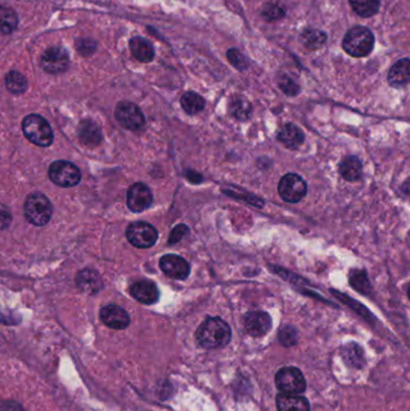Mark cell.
<instances>
[{
  "mask_svg": "<svg viewBox=\"0 0 410 411\" xmlns=\"http://www.w3.org/2000/svg\"><path fill=\"white\" fill-rule=\"evenodd\" d=\"M127 238L134 247L147 249L153 247L158 241V231L153 225L136 221L127 228Z\"/></svg>",
  "mask_w": 410,
  "mask_h": 411,
  "instance_id": "10",
  "label": "cell"
},
{
  "mask_svg": "<svg viewBox=\"0 0 410 411\" xmlns=\"http://www.w3.org/2000/svg\"><path fill=\"white\" fill-rule=\"evenodd\" d=\"M78 136L83 145L88 147H96L102 141V134L98 124L91 119H86L78 127Z\"/></svg>",
  "mask_w": 410,
  "mask_h": 411,
  "instance_id": "21",
  "label": "cell"
},
{
  "mask_svg": "<svg viewBox=\"0 0 410 411\" xmlns=\"http://www.w3.org/2000/svg\"><path fill=\"white\" fill-rule=\"evenodd\" d=\"M262 16L267 21H277L285 16V10L283 9L280 5L269 3L262 8Z\"/></svg>",
  "mask_w": 410,
  "mask_h": 411,
  "instance_id": "35",
  "label": "cell"
},
{
  "mask_svg": "<svg viewBox=\"0 0 410 411\" xmlns=\"http://www.w3.org/2000/svg\"><path fill=\"white\" fill-rule=\"evenodd\" d=\"M100 320L109 329H124L130 324V316L123 308L114 304L101 308Z\"/></svg>",
  "mask_w": 410,
  "mask_h": 411,
  "instance_id": "14",
  "label": "cell"
},
{
  "mask_svg": "<svg viewBox=\"0 0 410 411\" xmlns=\"http://www.w3.org/2000/svg\"><path fill=\"white\" fill-rule=\"evenodd\" d=\"M70 65V57L65 48L60 46H52L40 57V66L45 73L60 75L66 71Z\"/></svg>",
  "mask_w": 410,
  "mask_h": 411,
  "instance_id": "9",
  "label": "cell"
},
{
  "mask_svg": "<svg viewBox=\"0 0 410 411\" xmlns=\"http://www.w3.org/2000/svg\"><path fill=\"white\" fill-rule=\"evenodd\" d=\"M0 411H24L22 405L19 402L15 401H4L1 403V409Z\"/></svg>",
  "mask_w": 410,
  "mask_h": 411,
  "instance_id": "39",
  "label": "cell"
},
{
  "mask_svg": "<svg viewBox=\"0 0 410 411\" xmlns=\"http://www.w3.org/2000/svg\"><path fill=\"white\" fill-rule=\"evenodd\" d=\"M278 340L283 347H294L298 342V332H297V329L294 326H292V325H287V326H284L279 331Z\"/></svg>",
  "mask_w": 410,
  "mask_h": 411,
  "instance_id": "32",
  "label": "cell"
},
{
  "mask_svg": "<svg viewBox=\"0 0 410 411\" xmlns=\"http://www.w3.org/2000/svg\"><path fill=\"white\" fill-rule=\"evenodd\" d=\"M196 340L205 349H219L231 340V329L220 318H207L196 331Z\"/></svg>",
  "mask_w": 410,
  "mask_h": 411,
  "instance_id": "1",
  "label": "cell"
},
{
  "mask_svg": "<svg viewBox=\"0 0 410 411\" xmlns=\"http://www.w3.org/2000/svg\"><path fill=\"white\" fill-rule=\"evenodd\" d=\"M343 361L346 365L355 369H361L365 365V351L357 342H346L341 349Z\"/></svg>",
  "mask_w": 410,
  "mask_h": 411,
  "instance_id": "22",
  "label": "cell"
},
{
  "mask_svg": "<svg viewBox=\"0 0 410 411\" xmlns=\"http://www.w3.org/2000/svg\"><path fill=\"white\" fill-rule=\"evenodd\" d=\"M276 385L282 393L301 394L307 388L305 375L296 367H283L276 374Z\"/></svg>",
  "mask_w": 410,
  "mask_h": 411,
  "instance_id": "5",
  "label": "cell"
},
{
  "mask_svg": "<svg viewBox=\"0 0 410 411\" xmlns=\"http://www.w3.org/2000/svg\"><path fill=\"white\" fill-rule=\"evenodd\" d=\"M0 19H1V34L9 35L14 33L19 27V16L14 10L1 6L0 9Z\"/></svg>",
  "mask_w": 410,
  "mask_h": 411,
  "instance_id": "28",
  "label": "cell"
},
{
  "mask_svg": "<svg viewBox=\"0 0 410 411\" xmlns=\"http://www.w3.org/2000/svg\"><path fill=\"white\" fill-rule=\"evenodd\" d=\"M5 87L12 94H23L27 91V78L19 71H10L5 77Z\"/></svg>",
  "mask_w": 410,
  "mask_h": 411,
  "instance_id": "26",
  "label": "cell"
},
{
  "mask_svg": "<svg viewBox=\"0 0 410 411\" xmlns=\"http://www.w3.org/2000/svg\"><path fill=\"white\" fill-rule=\"evenodd\" d=\"M48 177L60 187L73 188L76 187L81 181V171L70 161L58 160L51 164Z\"/></svg>",
  "mask_w": 410,
  "mask_h": 411,
  "instance_id": "6",
  "label": "cell"
},
{
  "mask_svg": "<svg viewBox=\"0 0 410 411\" xmlns=\"http://www.w3.org/2000/svg\"><path fill=\"white\" fill-rule=\"evenodd\" d=\"M114 116L122 127L132 131L141 130L146 123L145 116L140 110V107L130 101L118 102L116 106Z\"/></svg>",
  "mask_w": 410,
  "mask_h": 411,
  "instance_id": "8",
  "label": "cell"
},
{
  "mask_svg": "<svg viewBox=\"0 0 410 411\" xmlns=\"http://www.w3.org/2000/svg\"><path fill=\"white\" fill-rule=\"evenodd\" d=\"M181 105L188 114L200 113L205 109V99L195 91H187L181 98Z\"/></svg>",
  "mask_w": 410,
  "mask_h": 411,
  "instance_id": "24",
  "label": "cell"
},
{
  "mask_svg": "<svg viewBox=\"0 0 410 411\" xmlns=\"http://www.w3.org/2000/svg\"><path fill=\"white\" fill-rule=\"evenodd\" d=\"M153 202V197L150 188L143 183H135L134 185L129 188L127 203L129 210L135 213H140L143 210L150 208Z\"/></svg>",
  "mask_w": 410,
  "mask_h": 411,
  "instance_id": "11",
  "label": "cell"
},
{
  "mask_svg": "<svg viewBox=\"0 0 410 411\" xmlns=\"http://www.w3.org/2000/svg\"><path fill=\"white\" fill-rule=\"evenodd\" d=\"M160 270L170 278L184 280L190 273V266L187 260L175 254H168L160 259Z\"/></svg>",
  "mask_w": 410,
  "mask_h": 411,
  "instance_id": "12",
  "label": "cell"
},
{
  "mask_svg": "<svg viewBox=\"0 0 410 411\" xmlns=\"http://www.w3.org/2000/svg\"><path fill=\"white\" fill-rule=\"evenodd\" d=\"M388 81L393 88L406 86L410 81V60L403 58L392 65L388 75Z\"/></svg>",
  "mask_w": 410,
  "mask_h": 411,
  "instance_id": "19",
  "label": "cell"
},
{
  "mask_svg": "<svg viewBox=\"0 0 410 411\" xmlns=\"http://www.w3.org/2000/svg\"><path fill=\"white\" fill-rule=\"evenodd\" d=\"M226 55H228L229 62H230L235 68L240 70V71H243V70H246V68H248L249 62L247 60L246 55L241 53V52L236 50V48L229 50Z\"/></svg>",
  "mask_w": 410,
  "mask_h": 411,
  "instance_id": "34",
  "label": "cell"
},
{
  "mask_svg": "<svg viewBox=\"0 0 410 411\" xmlns=\"http://www.w3.org/2000/svg\"><path fill=\"white\" fill-rule=\"evenodd\" d=\"M349 284L351 288L362 295L372 293V285L365 270H351L349 273Z\"/></svg>",
  "mask_w": 410,
  "mask_h": 411,
  "instance_id": "25",
  "label": "cell"
},
{
  "mask_svg": "<svg viewBox=\"0 0 410 411\" xmlns=\"http://www.w3.org/2000/svg\"><path fill=\"white\" fill-rule=\"evenodd\" d=\"M278 411H310L308 399L301 394L278 393L276 397Z\"/></svg>",
  "mask_w": 410,
  "mask_h": 411,
  "instance_id": "16",
  "label": "cell"
},
{
  "mask_svg": "<svg viewBox=\"0 0 410 411\" xmlns=\"http://www.w3.org/2000/svg\"><path fill=\"white\" fill-rule=\"evenodd\" d=\"M189 232V228L186 225H178L173 228L172 232L170 235L169 243L170 244H175V243L179 242L187 233Z\"/></svg>",
  "mask_w": 410,
  "mask_h": 411,
  "instance_id": "38",
  "label": "cell"
},
{
  "mask_svg": "<svg viewBox=\"0 0 410 411\" xmlns=\"http://www.w3.org/2000/svg\"><path fill=\"white\" fill-rule=\"evenodd\" d=\"M328 40V35L323 30L319 29H307L301 34V42L308 48H320L325 45Z\"/></svg>",
  "mask_w": 410,
  "mask_h": 411,
  "instance_id": "29",
  "label": "cell"
},
{
  "mask_svg": "<svg viewBox=\"0 0 410 411\" xmlns=\"http://www.w3.org/2000/svg\"><path fill=\"white\" fill-rule=\"evenodd\" d=\"M339 174L348 182H356L362 174V163L355 156H346L339 164Z\"/></svg>",
  "mask_w": 410,
  "mask_h": 411,
  "instance_id": "23",
  "label": "cell"
},
{
  "mask_svg": "<svg viewBox=\"0 0 410 411\" xmlns=\"http://www.w3.org/2000/svg\"><path fill=\"white\" fill-rule=\"evenodd\" d=\"M272 270L276 272V274H278L280 275L283 279H285V280H289V282H292V284H307L305 279H302L301 277H298L295 273H292V272H289V271L284 270V268H280V267H272Z\"/></svg>",
  "mask_w": 410,
  "mask_h": 411,
  "instance_id": "37",
  "label": "cell"
},
{
  "mask_svg": "<svg viewBox=\"0 0 410 411\" xmlns=\"http://www.w3.org/2000/svg\"><path fill=\"white\" fill-rule=\"evenodd\" d=\"M407 295H408V298L410 300V284L409 286H408V290H407Z\"/></svg>",
  "mask_w": 410,
  "mask_h": 411,
  "instance_id": "41",
  "label": "cell"
},
{
  "mask_svg": "<svg viewBox=\"0 0 410 411\" xmlns=\"http://www.w3.org/2000/svg\"><path fill=\"white\" fill-rule=\"evenodd\" d=\"M129 47L132 57L141 63H151L154 60V47L145 37H132L129 42Z\"/></svg>",
  "mask_w": 410,
  "mask_h": 411,
  "instance_id": "17",
  "label": "cell"
},
{
  "mask_svg": "<svg viewBox=\"0 0 410 411\" xmlns=\"http://www.w3.org/2000/svg\"><path fill=\"white\" fill-rule=\"evenodd\" d=\"M279 88L289 96H295L300 93V86L287 75H283L279 80Z\"/></svg>",
  "mask_w": 410,
  "mask_h": 411,
  "instance_id": "36",
  "label": "cell"
},
{
  "mask_svg": "<svg viewBox=\"0 0 410 411\" xmlns=\"http://www.w3.org/2000/svg\"><path fill=\"white\" fill-rule=\"evenodd\" d=\"M76 46V51L80 55L83 57H89V55H94L96 51V42L93 39L89 37H80L75 42Z\"/></svg>",
  "mask_w": 410,
  "mask_h": 411,
  "instance_id": "33",
  "label": "cell"
},
{
  "mask_svg": "<svg viewBox=\"0 0 410 411\" xmlns=\"http://www.w3.org/2000/svg\"><path fill=\"white\" fill-rule=\"evenodd\" d=\"M52 205L50 200L40 192L29 195L24 203V215L29 223L35 226H45L52 217Z\"/></svg>",
  "mask_w": 410,
  "mask_h": 411,
  "instance_id": "4",
  "label": "cell"
},
{
  "mask_svg": "<svg viewBox=\"0 0 410 411\" xmlns=\"http://www.w3.org/2000/svg\"><path fill=\"white\" fill-rule=\"evenodd\" d=\"M342 45L346 53L351 57H366L373 50V33L371 32L368 28L356 26L346 33Z\"/></svg>",
  "mask_w": 410,
  "mask_h": 411,
  "instance_id": "2",
  "label": "cell"
},
{
  "mask_svg": "<svg viewBox=\"0 0 410 411\" xmlns=\"http://www.w3.org/2000/svg\"><path fill=\"white\" fill-rule=\"evenodd\" d=\"M401 190L407 197H410V179H407L406 182L402 184Z\"/></svg>",
  "mask_w": 410,
  "mask_h": 411,
  "instance_id": "40",
  "label": "cell"
},
{
  "mask_svg": "<svg viewBox=\"0 0 410 411\" xmlns=\"http://www.w3.org/2000/svg\"><path fill=\"white\" fill-rule=\"evenodd\" d=\"M23 134L29 141L39 147H48L53 142L50 124L39 114H29L23 119Z\"/></svg>",
  "mask_w": 410,
  "mask_h": 411,
  "instance_id": "3",
  "label": "cell"
},
{
  "mask_svg": "<svg viewBox=\"0 0 410 411\" xmlns=\"http://www.w3.org/2000/svg\"><path fill=\"white\" fill-rule=\"evenodd\" d=\"M331 293L337 297L339 301L343 302L346 306L349 307L353 311H355L356 314H359L361 318H364V319L367 320L369 322H371V320H374L373 316L371 314V311L364 304H361L360 302L353 300L350 297L346 296V293H339L337 290H331Z\"/></svg>",
  "mask_w": 410,
  "mask_h": 411,
  "instance_id": "30",
  "label": "cell"
},
{
  "mask_svg": "<svg viewBox=\"0 0 410 411\" xmlns=\"http://www.w3.org/2000/svg\"><path fill=\"white\" fill-rule=\"evenodd\" d=\"M251 112L253 109L251 102L243 98H238L230 104V113L240 120H247L251 117Z\"/></svg>",
  "mask_w": 410,
  "mask_h": 411,
  "instance_id": "31",
  "label": "cell"
},
{
  "mask_svg": "<svg viewBox=\"0 0 410 411\" xmlns=\"http://www.w3.org/2000/svg\"><path fill=\"white\" fill-rule=\"evenodd\" d=\"M130 293L135 300L143 304H153L159 300V290L151 280H140L132 284Z\"/></svg>",
  "mask_w": 410,
  "mask_h": 411,
  "instance_id": "15",
  "label": "cell"
},
{
  "mask_svg": "<svg viewBox=\"0 0 410 411\" xmlns=\"http://www.w3.org/2000/svg\"><path fill=\"white\" fill-rule=\"evenodd\" d=\"M243 324L248 334L253 337H262L265 334H269V329L272 327V319L265 311H249L244 316Z\"/></svg>",
  "mask_w": 410,
  "mask_h": 411,
  "instance_id": "13",
  "label": "cell"
},
{
  "mask_svg": "<svg viewBox=\"0 0 410 411\" xmlns=\"http://www.w3.org/2000/svg\"><path fill=\"white\" fill-rule=\"evenodd\" d=\"M351 8L361 17H372L378 12L380 0H349Z\"/></svg>",
  "mask_w": 410,
  "mask_h": 411,
  "instance_id": "27",
  "label": "cell"
},
{
  "mask_svg": "<svg viewBox=\"0 0 410 411\" xmlns=\"http://www.w3.org/2000/svg\"><path fill=\"white\" fill-rule=\"evenodd\" d=\"M76 284L78 288L82 290L83 293H98L102 288V280L99 273L94 270H83L76 277Z\"/></svg>",
  "mask_w": 410,
  "mask_h": 411,
  "instance_id": "20",
  "label": "cell"
},
{
  "mask_svg": "<svg viewBox=\"0 0 410 411\" xmlns=\"http://www.w3.org/2000/svg\"><path fill=\"white\" fill-rule=\"evenodd\" d=\"M278 192L284 201L297 203L307 195V183L300 174H285L279 181Z\"/></svg>",
  "mask_w": 410,
  "mask_h": 411,
  "instance_id": "7",
  "label": "cell"
},
{
  "mask_svg": "<svg viewBox=\"0 0 410 411\" xmlns=\"http://www.w3.org/2000/svg\"><path fill=\"white\" fill-rule=\"evenodd\" d=\"M278 141L289 149H298L305 142V134L295 124H285L278 133Z\"/></svg>",
  "mask_w": 410,
  "mask_h": 411,
  "instance_id": "18",
  "label": "cell"
}]
</instances>
